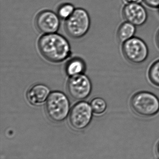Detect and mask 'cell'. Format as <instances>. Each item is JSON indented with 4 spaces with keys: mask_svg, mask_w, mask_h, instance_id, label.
Here are the masks:
<instances>
[{
    "mask_svg": "<svg viewBox=\"0 0 159 159\" xmlns=\"http://www.w3.org/2000/svg\"><path fill=\"white\" fill-rule=\"evenodd\" d=\"M38 48L45 59L53 63H59L71 55L68 41L62 35L56 33L42 35L38 42Z\"/></svg>",
    "mask_w": 159,
    "mask_h": 159,
    "instance_id": "obj_1",
    "label": "cell"
},
{
    "mask_svg": "<svg viewBox=\"0 0 159 159\" xmlns=\"http://www.w3.org/2000/svg\"><path fill=\"white\" fill-rule=\"evenodd\" d=\"M130 102L133 112L142 116H152L159 112V98L150 92L136 93L131 98Z\"/></svg>",
    "mask_w": 159,
    "mask_h": 159,
    "instance_id": "obj_2",
    "label": "cell"
},
{
    "mask_svg": "<svg viewBox=\"0 0 159 159\" xmlns=\"http://www.w3.org/2000/svg\"><path fill=\"white\" fill-rule=\"evenodd\" d=\"M45 109L50 119L56 122H60L69 115L70 101L63 93L57 91L52 92L46 101Z\"/></svg>",
    "mask_w": 159,
    "mask_h": 159,
    "instance_id": "obj_3",
    "label": "cell"
},
{
    "mask_svg": "<svg viewBox=\"0 0 159 159\" xmlns=\"http://www.w3.org/2000/svg\"><path fill=\"white\" fill-rule=\"evenodd\" d=\"M91 20L88 12L83 8L75 9L72 15L65 20L64 30L70 37L78 39L85 36L89 30Z\"/></svg>",
    "mask_w": 159,
    "mask_h": 159,
    "instance_id": "obj_4",
    "label": "cell"
},
{
    "mask_svg": "<svg viewBox=\"0 0 159 159\" xmlns=\"http://www.w3.org/2000/svg\"><path fill=\"white\" fill-rule=\"evenodd\" d=\"M122 54L130 63L139 64L147 59L149 55L148 46L144 41L138 37H134L122 43Z\"/></svg>",
    "mask_w": 159,
    "mask_h": 159,
    "instance_id": "obj_5",
    "label": "cell"
},
{
    "mask_svg": "<svg viewBox=\"0 0 159 159\" xmlns=\"http://www.w3.org/2000/svg\"><path fill=\"white\" fill-rule=\"evenodd\" d=\"M67 90L72 99L82 101L90 95L92 84L88 77L82 74L70 77L67 82Z\"/></svg>",
    "mask_w": 159,
    "mask_h": 159,
    "instance_id": "obj_6",
    "label": "cell"
},
{
    "mask_svg": "<svg viewBox=\"0 0 159 159\" xmlns=\"http://www.w3.org/2000/svg\"><path fill=\"white\" fill-rule=\"evenodd\" d=\"M93 112L91 105L87 102L77 103L70 111L69 120L71 125L78 129L86 128L91 120Z\"/></svg>",
    "mask_w": 159,
    "mask_h": 159,
    "instance_id": "obj_7",
    "label": "cell"
},
{
    "mask_svg": "<svg viewBox=\"0 0 159 159\" xmlns=\"http://www.w3.org/2000/svg\"><path fill=\"white\" fill-rule=\"evenodd\" d=\"M35 24L37 30L44 34L55 33L59 28L60 18L52 11L44 10L36 16Z\"/></svg>",
    "mask_w": 159,
    "mask_h": 159,
    "instance_id": "obj_8",
    "label": "cell"
},
{
    "mask_svg": "<svg viewBox=\"0 0 159 159\" xmlns=\"http://www.w3.org/2000/svg\"><path fill=\"white\" fill-rule=\"evenodd\" d=\"M122 15L126 21L136 27L144 24L148 18L147 11L141 3L125 5L122 10Z\"/></svg>",
    "mask_w": 159,
    "mask_h": 159,
    "instance_id": "obj_9",
    "label": "cell"
},
{
    "mask_svg": "<svg viewBox=\"0 0 159 159\" xmlns=\"http://www.w3.org/2000/svg\"><path fill=\"white\" fill-rule=\"evenodd\" d=\"M50 93V90L46 85L36 84L29 89L26 96L31 104L38 106L46 102Z\"/></svg>",
    "mask_w": 159,
    "mask_h": 159,
    "instance_id": "obj_10",
    "label": "cell"
},
{
    "mask_svg": "<svg viewBox=\"0 0 159 159\" xmlns=\"http://www.w3.org/2000/svg\"><path fill=\"white\" fill-rule=\"evenodd\" d=\"M136 27L127 21L121 23L119 27L117 33L119 41L123 43L134 37L136 31Z\"/></svg>",
    "mask_w": 159,
    "mask_h": 159,
    "instance_id": "obj_11",
    "label": "cell"
},
{
    "mask_svg": "<svg viewBox=\"0 0 159 159\" xmlns=\"http://www.w3.org/2000/svg\"><path fill=\"white\" fill-rule=\"evenodd\" d=\"M86 70V64L83 60L74 58L68 61L65 66V72L69 76L82 74Z\"/></svg>",
    "mask_w": 159,
    "mask_h": 159,
    "instance_id": "obj_12",
    "label": "cell"
},
{
    "mask_svg": "<svg viewBox=\"0 0 159 159\" xmlns=\"http://www.w3.org/2000/svg\"><path fill=\"white\" fill-rule=\"evenodd\" d=\"M148 77L152 84L159 87V59L150 66L148 70Z\"/></svg>",
    "mask_w": 159,
    "mask_h": 159,
    "instance_id": "obj_13",
    "label": "cell"
},
{
    "mask_svg": "<svg viewBox=\"0 0 159 159\" xmlns=\"http://www.w3.org/2000/svg\"><path fill=\"white\" fill-rule=\"evenodd\" d=\"M90 105L93 112L98 115L104 113L107 108L106 102L101 97H96L92 99Z\"/></svg>",
    "mask_w": 159,
    "mask_h": 159,
    "instance_id": "obj_14",
    "label": "cell"
},
{
    "mask_svg": "<svg viewBox=\"0 0 159 159\" xmlns=\"http://www.w3.org/2000/svg\"><path fill=\"white\" fill-rule=\"evenodd\" d=\"M75 9L74 7L71 4H63L59 7L57 14L60 18L66 20L72 14Z\"/></svg>",
    "mask_w": 159,
    "mask_h": 159,
    "instance_id": "obj_15",
    "label": "cell"
},
{
    "mask_svg": "<svg viewBox=\"0 0 159 159\" xmlns=\"http://www.w3.org/2000/svg\"><path fill=\"white\" fill-rule=\"evenodd\" d=\"M143 2L149 7L159 8V0H143Z\"/></svg>",
    "mask_w": 159,
    "mask_h": 159,
    "instance_id": "obj_16",
    "label": "cell"
},
{
    "mask_svg": "<svg viewBox=\"0 0 159 159\" xmlns=\"http://www.w3.org/2000/svg\"><path fill=\"white\" fill-rule=\"evenodd\" d=\"M124 5L133 3H141L143 0H121Z\"/></svg>",
    "mask_w": 159,
    "mask_h": 159,
    "instance_id": "obj_17",
    "label": "cell"
},
{
    "mask_svg": "<svg viewBox=\"0 0 159 159\" xmlns=\"http://www.w3.org/2000/svg\"><path fill=\"white\" fill-rule=\"evenodd\" d=\"M156 43H157V46L159 48V30L157 33V35H156Z\"/></svg>",
    "mask_w": 159,
    "mask_h": 159,
    "instance_id": "obj_18",
    "label": "cell"
},
{
    "mask_svg": "<svg viewBox=\"0 0 159 159\" xmlns=\"http://www.w3.org/2000/svg\"><path fill=\"white\" fill-rule=\"evenodd\" d=\"M157 151H158V154L159 155V143L158 145V146H157Z\"/></svg>",
    "mask_w": 159,
    "mask_h": 159,
    "instance_id": "obj_19",
    "label": "cell"
}]
</instances>
